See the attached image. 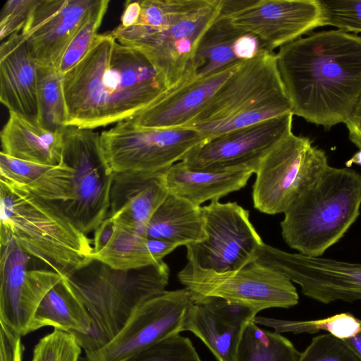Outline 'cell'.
Returning <instances> with one entry per match:
<instances>
[{
    "instance_id": "23",
    "label": "cell",
    "mask_w": 361,
    "mask_h": 361,
    "mask_svg": "<svg viewBox=\"0 0 361 361\" xmlns=\"http://www.w3.org/2000/svg\"><path fill=\"white\" fill-rule=\"evenodd\" d=\"M255 172L250 168L218 172L194 170L179 161L163 173L162 179L169 193L201 207L204 202L219 200L240 190Z\"/></svg>"
},
{
    "instance_id": "35",
    "label": "cell",
    "mask_w": 361,
    "mask_h": 361,
    "mask_svg": "<svg viewBox=\"0 0 361 361\" xmlns=\"http://www.w3.org/2000/svg\"><path fill=\"white\" fill-rule=\"evenodd\" d=\"M298 361H361V355L348 340L326 333L314 337Z\"/></svg>"
},
{
    "instance_id": "27",
    "label": "cell",
    "mask_w": 361,
    "mask_h": 361,
    "mask_svg": "<svg viewBox=\"0 0 361 361\" xmlns=\"http://www.w3.org/2000/svg\"><path fill=\"white\" fill-rule=\"evenodd\" d=\"M44 326H52L75 336L87 335L90 331V314L63 277L40 302L30 332Z\"/></svg>"
},
{
    "instance_id": "2",
    "label": "cell",
    "mask_w": 361,
    "mask_h": 361,
    "mask_svg": "<svg viewBox=\"0 0 361 361\" xmlns=\"http://www.w3.org/2000/svg\"><path fill=\"white\" fill-rule=\"evenodd\" d=\"M276 56L293 115L327 130L350 120L361 101V36L320 31L281 47Z\"/></svg>"
},
{
    "instance_id": "5",
    "label": "cell",
    "mask_w": 361,
    "mask_h": 361,
    "mask_svg": "<svg viewBox=\"0 0 361 361\" xmlns=\"http://www.w3.org/2000/svg\"><path fill=\"white\" fill-rule=\"evenodd\" d=\"M11 238L61 275L93 260L90 240L59 207L25 186L0 180V243Z\"/></svg>"
},
{
    "instance_id": "29",
    "label": "cell",
    "mask_w": 361,
    "mask_h": 361,
    "mask_svg": "<svg viewBox=\"0 0 361 361\" xmlns=\"http://www.w3.org/2000/svg\"><path fill=\"white\" fill-rule=\"evenodd\" d=\"M300 353L286 337L252 320L244 330L235 361H298Z\"/></svg>"
},
{
    "instance_id": "24",
    "label": "cell",
    "mask_w": 361,
    "mask_h": 361,
    "mask_svg": "<svg viewBox=\"0 0 361 361\" xmlns=\"http://www.w3.org/2000/svg\"><path fill=\"white\" fill-rule=\"evenodd\" d=\"M63 130L49 131L18 114L9 112L1 131V152L38 164L58 166L63 150Z\"/></svg>"
},
{
    "instance_id": "42",
    "label": "cell",
    "mask_w": 361,
    "mask_h": 361,
    "mask_svg": "<svg viewBox=\"0 0 361 361\" xmlns=\"http://www.w3.org/2000/svg\"><path fill=\"white\" fill-rule=\"evenodd\" d=\"M141 14L140 0L126 1L124 6V10L121 18V24L118 25L121 28H128L137 23Z\"/></svg>"
},
{
    "instance_id": "17",
    "label": "cell",
    "mask_w": 361,
    "mask_h": 361,
    "mask_svg": "<svg viewBox=\"0 0 361 361\" xmlns=\"http://www.w3.org/2000/svg\"><path fill=\"white\" fill-rule=\"evenodd\" d=\"M0 322L20 335L30 334L36 310L62 275L53 269H29L30 255L11 238L0 243Z\"/></svg>"
},
{
    "instance_id": "11",
    "label": "cell",
    "mask_w": 361,
    "mask_h": 361,
    "mask_svg": "<svg viewBox=\"0 0 361 361\" xmlns=\"http://www.w3.org/2000/svg\"><path fill=\"white\" fill-rule=\"evenodd\" d=\"M177 277L193 295L221 298L258 312L271 307L290 308L299 301L293 282L258 260L239 270L222 273L187 263Z\"/></svg>"
},
{
    "instance_id": "9",
    "label": "cell",
    "mask_w": 361,
    "mask_h": 361,
    "mask_svg": "<svg viewBox=\"0 0 361 361\" xmlns=\"http://www.w3.org/2000/svg\"><path fill=\"white\" fill-rule=\"evenodd\" d=\"M194 128H148L126 120L99 133L103 159L113 173H162L206 142Z\"/></svg>"
},
{
    "instance_id": "18",
    "label": "cell",
    "mask_w": 361,
    "mask_h": 361,
    "mask_svg": "<svg viewBox=\"0 0 361 361\" xmlns=\"http://www.w3.org/2000/svg\"><path fill=\"white\" fill-rule=\"evenodd\" d=\"M99 0H39L21 31L37 64L58 68L73 36Z\"/></svg>"
},
{
    "instance_id": "43",
    "label": "cell",
    "mask_w": 361,
    "mask_h": 361,
    "mask_svg": "<svg viewBox=\"0 0 361 361\" xmlns=\"http://www.w3.org/2000/svg\"><path fill=\"white\" fill-rule=\"evenodd\" d=\"M345 124L348 129L350 141L361 149V101Z\"/></svg>"
},
{
    "instance_id": "6",
    "label": "cell",
    "mask_w": 361,
    "mask_h": 361,
    "mask_svg": "<svg viewBox=\"0 0 361 361\" xmlns=\"http://www.w3.org/2000/svg\"><path fill=\"white\" fill-rule=\"evenodd\" d=\"M62 276L92 319L89 334L75 336L86 354L112 340L140 303L166 290L169 269L161 261L139 269L121 270L93 259Z\"/></svg>"
},
{
    "instance_id": "26",
    "label": "cell",
    "mask_w": 361,
    "mask_h": 361,
    "mask_svg": "<svg viewBox=\"0 0 361 361\" xmlns=\"http://www.w3.org/2000/svg\"><path fill=\"white\" fill-rule=\"evenodd\" d=\"M147 237L179 246L202 240L205 234L201 207L169 193L151 217Z\"/></svg>"
},
{
    "instance_id": "3",
    "label": "cell",
    "mask_w": 361,
    "mask_h": 361,
    "mask_svg": "<svg viewBox=\"0 0 361 361\" xmlns=\"http://www.w3.org/2000/svg\"><path fill=\"white\" fill-rule=\"evenodd\" d=\"M140 5L137 24L111 33L143 54L169 90L190 81L197 48L220 14L221 0H140Z\"/></svg>"
},
{
    "instance_id": "16",
    "label": "cell",
    "mask_w": 361,
    "mask_h": 361,
    "mask_svg": "<svg viewBox=\"0 0 361 361\" xmlns=\"http://www.w3.org/2000/svg\"><path fill=\"white\" fill-rule=\"evenodd\" d=\"M293 116L292 113L287 114L208 140L181 161L188 168L200 171L218 172L247 168L256 171L260 160L292 133Z\"/></svg>"
},
{
    "instance_id": "45",
    "label": "cell",
    "mask_w": 361,
    "mask_h": 361,
    "mask_svg": "<svg viewBox=\"0 0 361 361\" xmlns=\"http://www.w3.org/2000/svg\"><path fill=\"white\" fill-rule=\"evenodd\" d=\"M353 164H356L361 165V149L359 152L355 153L351 159H350L346 163L345 165L347 167L351 166Z\"/></svg>"
},
{
    "instance_id": "37",
    "label": "cell",
    "mask_w": 361,
    "mask_h": 361,
    "mask_svg": "<svg viewBox=\"0 0 361 361\" xmlns=\"http://www.w3.org/2000/svg\"><path fill=\"white\" fill-rule=\"evenodd\" d=\"M51 166L10 157L0 152V180L21 186H27Z\"/></svg>"
},
{
    "instance_id": "31",
    "label": "cell",
    "mask_w": 361,
    "mask_h": 361,
    "mask_svg": "<svg viewBox=\"0 0 361 361\" xmlns=\"http://www.w3.org/2000/svg\"><path fill=\"white\" fill-rule=\"evenodd\" d=\"M257 324L271 327L277 333L315 334L321 331L349 339L361 332V320L350 313L337 314L322 319L292 321L256 316Z\"/></svg>"
},
{
    "instance_id": "13",
    "label": "cell",
    "mask_w": 361,
    "mask_h": 361,
    "mask_svg": "<svg viewBox=\"0 0 361 361\" xmlns=\"http://www.w3.org/2000/svg\"><path fill=\"white\" fill-rule=\"evenodd\" d=\"M192 302L187 288L165 290L140 303L118 334L102 348L85 354L87 361H126L183 331Z\"/></svg>"
},
{
    "instance_id": "7",
    "label": "cell",
    "mask_w": 361,
    "mask_h": 361,
    "mask_svg": "<svg viewBox=\"0 0 361 361\" xmlns=\"http://www.w3.org/2000/svg\"><path fill=\"white\" fill-rule=\"evenodd\" d=\"M361 207V174L328 166L284 212L281 233L304 255L322 257L355 222Z\"/></svg>"
},
{
    "instance_id": "33",
    "label": "cell",
    "mask_w": 361,
    "mask_h": 361,
    "mask_svg": "<svg viewBox=\"0 0 361 361\" xmlns=\"http://www.w3.org/2000/svg\"><path fill=\"white\" fill-rule=\"evenodd\" d=\"M82 350L73 334L54 329L35 345L31 361H80Z\"/></svg>"
},
{
    "instance_id": "40",
    "label": "cell",
    "mask_w": 361,
    "mask_h": 361,
    "mask_svg": "<svg viewBox=\"0 0 361 361\" xmlns=\"http://www.w3.org/2000/svg\"><path fill=\"white\" fill-rule=\"evenodd\" d=\"M264 49L259 38L247 32L242 33L235 44V56L241 62L253 59Z\"/></svg>"
},
{
    "instance_id": "8",
    "label": "cell",
    "mask_w": 361,
    "mask_h": 361,
    "mask_svg": "<svg viewBox=\"0 0 361 361\" xmlns=\"http://www.w3.org/2000/svg\"><path fill=\"white\" fill-rule=\"evenodd\" d=\"M274 51L262 49L243 62L185 127L206 140L292 113Z\"/></svg>"
},
{
    "instance_id": "10",
    "label": "cell",
    "mask_w": 361,
    "mask_h": 361,
    "mask_svg": "<svg viewBox=\"0 0 361 361\" xmlns=\"http://www.w3.org/2000/svg\"><path fill=\"white\" fill-rule=\"evenodd\" d=\"M328 166L322 149L314 147L308 137L290 133L257 167L254 207L267 214L284 213Z\"/></svg>"
},
{
    "instance_id": "32",
    "label": "cell",
    "mask_w": 361,
    "mask_h": 361,
    "mask_svg": "<svg viewBox=\"0 0 361 361\" xmlns=\"http://www.w3.org/2000/svg\"><path fill=\"white\" fill-rule=\"evenodd\" d=\"M109 0H99L97 4L90 11L84 23L79 27L57 68L59 72L63 75L86 55L97 36L108 7Z\"/></svg>"
},
{
    "instance_id": "30",
    "label": "cell",
    "mask_w": 361,
    "mask_h": 361,
    "mask_svg": "<svg viewBox=\"0 0 361 361\" xmlns=\"http://www.w3.org/2000/svg\"><path fill=\"white\" fill-rule=\"evenodd\" d=\"M38 65L39 125L52 132L66 128L63 75L56 68Z\"/></svg>"
},
{
    "instance_id": "1",
    "label": "cell",
    "mask_w": 361,
    "mask_h": 361,
    "mask_svg": "<svg viewBox=\"0 0 361 361\" xmlns=\"http://www.w3.org/2000/svg\"><path fill=\"white\" fill-rule=\"evenodd\" d=\"M169 87L137 49L111 32L97 34L86 55L63 75L66 127L94 129L133 118Z\"/></svg>"
},
{
    "instance_id": "4",
    "label": "cell",
    "mask_w": 361,
    "mask_h": 361,
    "mask_svg": "<svg viewBox=\"0 0 361 361\" xmlns=\"http://www.w3.org/2000/svg\"><path fill=\"white\" fill-rule=\"evenodd\" d=\"M92 129L66 127L61 163L27 187L59 207L87 235L108 216L113 173Z\"/></svg>"
},
{
    "instance_id": "20",
    "label": "cell",
    "mask_w": 361,
    "mask_h": 361,
    "mask_svg": "<svg viewBox=\"0 0 361 361\" xmlns=\"http://www.w3.org/2000/svg\"><path fill=\"white\" fill-rule=\"evenodd\" d=\"M242 63L168 90L128 121L139 127L148 128L185 127L202 111L216 90Z\"/></svg>"
},
{
    "instance_id": "28",
    "label": "cell",
    "mask_w": 361,
    "mask_h": 361,
    "mask_svg": "<svg viewBox=\"0 0 361 361\" xmlns=\"http://www.w3.org/2000/svg\"><path fill=\"white\" fill-rule=\"evenodd\" d=\"M243 32L220 13L200 39L192 64L190 80L210 76L242 63L235 56V44Z\"/></svg>"
},
{
    "instance_id": "34",
    "label": "cell",
    "mask_w": 361,
    "mask_h": 361,
    "mask_svg": "<svg viewBox=\"0 0 361 361\" xmlns=\"http://www.w3.org/2000/svg\"><path fill=\"white\" fill-rule=\"evenodd\" d=\"M80 361H87L81 356ZM126 361H202L192 341L180 334L165 338Z\"/></svg>"
},
{
    "instance_id": "14",
    "label": "cell",
    "mask_w": 361,
    "mask_h": 361,
    "mask_svg": "<svg viewBox=\"0 0 361 361\" xmlns=\"http://www.w3.org/2000/svg\"><path fill=\"white\" fill-rule=\"evenodd\" d=\"M220 13L271 51L322 26L318 0H221Z\"/></svg>"
},
{
    "instance_id": "21",
    "label": "cell",
    "mask_w": 361,
    "mask_h": 361,
    "mask_svg": "<svg viewBox=\"0 0 361 361\" xmlns=\"http://www.w3.org/2000/svg\"><path fill=\"white\" fill-rule=\"evenodd\" d=\"M0 101L9 112L39 124L38 65L21 33L0 47Z\"/></svg>"
},
{
    "instance_id": "41",
    "label": "cell",
    "mask_w": 361,
    "mask_h": 361,
    "mask_svg": "<svg viewBox=\"0 0 361 361\" xmlns=\"http://www.w3.org/2000/svg\"><path fill=\"white\" fill-rule=\"evenodd\" d=\"M116 224L114 219L107 216L94 230L92 240L93 254L103 250L111 240L114 231Z\"/></svg>"
},
{
    "instance_id": "25",
    "label": "cell",
    "mask_w": 361,
    "mask_h": 361,
    "mask_svg": "<svg viewBox=\"0 0 361 361\" xmlns=\"http://www.w3.org/2000/svg\"><path fill=\"white\" fill-rule=\"evenodd\" d=\"M178 247L176 243L149 238L116 224L109 243L103 250L93 254L92 259L116 269H134L161 262Z\"/></svg>"
},
{
    "instance_id": "36",
    "label": "cell",
    "mask_w": 361,
    "mask_h": 361,
    "mask_svg": "<svg viewBox=\"0 0 361 361\" xmlns=\"http://www.w3.org/2000/svg\"><path fill=\"white\" fill-rule=\"evenodd\" d=\"M322 26L331 25L341 31L361 32V0H318Z\"/></svg>"
},
{
    "instance_id": "22",
    "label": "cell",
    "mask_w": 361,
    "mask_h": 361,
    "mask_svg": "<svg viewBox=\"0 0 361 361\" xmlns=\"http://www.w3.org/2000/svg\"><path fill=\"white\" fill-rule=\"evenodd\" d=\"M162 174L113 173L108 216L116 224L147 236L151 217L169 195Z\"/></svg>"
},
{
    "instance_id": "39",
    "label": "cell",
    "mask_w": 361,
    "mask_h": 361,
    "mask_svg": "<svg viewBox=\"0 0 361 361\" xmlns=\"http://www.w3.org/2000/svg\"><path fill=\"white\" fill-rule=\"evenodd\" d=\"M0 361H22V336L0 322Z\"/></svg>"
},
{
    "instance_id": "19",
    "label": "cell",
    "mask_w": 361,
    "mask_h": 361,
    "mask_svg": "<svg viewBox=\"0 0 361 361\" xmlns=\"http://www.w3.org/2000/svg\"><path fill=\"white\" fill-rule=\"evenodd\" d=\"M192 298L183 331L198 337L217 361H235L244 330L258 312L219 297L192 294Z\"/></svg>"
},
{
    "instance_id": "38",
    "label": "cell",
    "mask_w": 361,
    "mask_h": 361,
    "mask_svg": "<svg viewBox=\"0 0 361 361\" xmlns=\"http://www.w3.org/2000/svg\"><path fill=\"white\" fill-rule=\"evenodd\" d=\"M39 0H8L0 14V39L19 33Z\"/></svg>"
},
{
    "instance_id": "44",
    "label": "cell",
    "mask_w": 361,
    "mask_h": 361,
    "mask_svg": "<svg viewBox=\"0 0 361 361\" xmlns=\"http://www.w3.org/2000/svg\"><path fill=\"white\" fill-rule=\"evenodd\" d=\"M361 355V332L355 336L346 339Z\"/></svg>"
},
{
    "instance_id": "12",
    "label": "cell",
    "mask_w": 361,
    "mask_h": 361,
    "mask_svg": "<svg viewBox=\"0 0 361 361\" xmlns=\"http://www.w3.org/2000/svg\"><path fill=\"white\" fill-rule=\"evenodd\" d=\"M205 238L187 245L188 263L222 273L237 271L257 260L264 242L237 202L215 200L201 207Z\"/></svg>"
},
{
    "instance_id": "15",
    "label": "cell",
    "mask_w": 361,
    "mask_h": 361,
    "mask_svg": "<svg viewBox=\"0 0 361 361\" xmlns=\"http://www.w3.org/2000/svg\"><path fill=\"white\" fill-rule=\"evenodd\" d=\"M257 260L283 273L317 302L361 300V263L288 252L265 243Z\"/></svg>"
}]
</instances>
